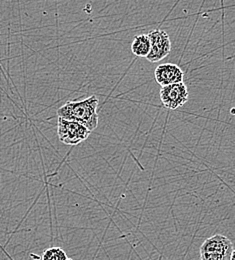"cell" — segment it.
I'll return each instance as SVG.
<instances>
[{
    "mask_svg": "<svg viewBox=\"0 0 235 260\" xmlns=\"http://www.w3.org/2000/svg\"><path fill=\"white\" fill-rule=\"evenodd\" d=\"M98 98L95 95L83 100L68 101L57 110L58 117L84 125L91 132L98 126Z\"/></svg>",
    "mask_w": 235,
    "mask_h": 260,
    "instance_id": "6da1fadb",
    "label": "cell"
},
{
    "mask_svg": "<svg viewBox=\"0 0 235 260\" xmlns=\"http://www.w3.org/2000/svg\"><path fill=\"white\" fill-rule=\"evenodd\" d=\"M233 244L222 234H215L207 238L200 246V260H230Z\"/></svg>",
    "mask_w": 235,
    "mask_h": 260,
    "instance_id": "7a4b0ae2",
    "label": "cell"
},
{
    "mask_svg": "<svg viewBox=\"0 0 235 260\" xmlns=\"http://www.w3.org/2000/svg\"><path fill=\"white\" fill-rule=\"evenodd\" d=\"M91 131L87 129L84 125L63 119L58 117L57 121V135L60 142L66 145H77L80 142L86 140L90 135Z\"/></svg>",
    "mask_w": 235,
    "mask_h": 260,
    "instance_id": "3957f363",
    "label": "cell"
},
{
    "mask_svg": "<svg viewBox=\"0 0 235 260\" xmlns=\"http://www.w3.org/2000/svg\"><path fill=\"white\" fill-rule=\"evenodd\" d=\"M151 49L146 57L149 62L155 63L164 59L171 51V41L166 31L162 29H155L148 33Z\"/></svg>",
    "mask_w": 235,
    "mask_h": 260,
    "instance_id": "277c9868",
    "label": "cell"
},
{
    "mask_svg": "<svg viewBox=\"0 0 235 260\" xmlns=\"http://www.w3.org/2000/svg\"><path fill=\"white\" fill-rule=\"evenodd\" d=\"M189 98V93L184 82L170 84L160 89V100L162 104L170 110H176L182 107Z\"/></svg>",
    "mask_w": 235,
    "mask_h": 260,
    "instance_id": "5b68a950",
    "label": "cell"
},
{
    "mask_svg": "<svg viewBox=\"0 0 235 260\" xmlns=\"http://www.w3.org/2000/svg\"><path fill=\"white\" fill-rule=\"evenodd\" d=\"M156 82L161 86L183 82L184 72L178 65L174 63H163L158 65L154 71Z\"/></svg>",
    "mask_w": 235,
    "mask_h": 260,
    "instance_id": "8992f818",
    "label": "cell"
},
{
    "mask_svg": "<svg viewBox=\"0 0 235 260\" xmlns=\"http://www.w3.org/2000/svg\"><path fill=\"white\" fill-rule=\"evenodd\" d=\"M151 43L148 34L136 35L131 43V52L137 57H147L150 53Z\"/></svg>",
    "mask_w": 235,
    "mask_h": 260,
    "instance_id": "52a82bcc",
    "label": "cell"
},
{
    "mask_svg": "<svg viewBox=\"0 0 235 260\" xmlns=\"http://www.w3.org/2000/svg\"><path fill=\"white\" fill-rule=\"evenodd\" d=\"M68 258L66 252L57 246L45 249L41 256V260H66Z\"/></svg>",
    "mask_w": 235,
    "mask_h": 260,
    "instance_id": "ba28073f",
    "label": "cell"
},
{
    "mask_svg": "<svg viewBox=\"0 0 235 260\" xmlns=\"http://www.w3.org/2000/svg\"><path fill=\"white\" fill-rule=\"evenodd\" d=\"M230 260H235V249H233V251H232V253H231Z\"/></svg>",
    "mask_w": 235,
    "mask_h": 260,
    "instance_id": "9c48e42d",
    "label": "cell"
},
{
    "mask_svg": "<svg viewBox=\"0 0 235 260\" xmlns=\"http://www.w3.org/2000/svg\"><path fill=\"white\" fill-rule=\"evenodd\" d=\"M66 260H73V259H71V258H68V259Z\"/></svg>",
    "mask_w": 235,
    "mask_h": 260,
    "instance_id": "30bf717a",
    "label": "cell"
}]
</instances>
